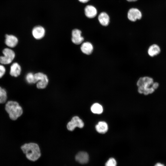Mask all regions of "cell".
I'll return each mask as SVG.
<instances>
[{
    "mask_svg": "<svg viewBox=\"0 0 166 166\" xmlns=\"http://www.w3.org/2000/svg\"><path fill=\"white\" fill-rule=\"evenodd\" d=\"M2 53L3 56L0 57V63L3 64L10 63L15 57V53L14 51L9 48L3 49Z\"/></svg>",
    "mask_w": 166,
    "mask_h": 166,
    "instance_id": "277c9868",
    "label": "cell"
},
{
    "mask_svg": "<svg viewBox=\"0 0 166 166\" xmlns=\"http://www.w3.org/2000/svg\"><path fill=\"white\" fill-rule=\"evenodd\" d=\"M159 86V84L157 82H154L152 85V87L155 89L157 88Z\"/></svg>",
    "mask_w": 166,
    "mask_h": 166,
    "instance_id": "603a6c76",
    "label": "cell"
},
{
    "mask_svg": "<svg viewBox=\"0 0 166 166\" xmlns=\"http://www.w3.org/2000/svg\"><path fill=\"white\" fill-rule=\"evenodd\" d=\"M32 34L34 37L37 39H40L45 36V30L43 27L38 26L34 27L32 30Z\"/></svg>",
    "mask_w": 166,
    "mask_h": 166,
    "instance_id": "8fae6325",
    "label": "cell"
},
{
    "mask_svg": "<svg viewBox=\"0 0 166 166\" xmlns=\"http://www.w3.org/2000/svg\"><path fill=\"white\" fill-rule=\"evenodd\" d=\"M81 49L84 53L87 55H90L93 52V46L90 42H86L82 44L81 46Z\"/></svg>",
    "mask_w": 166,
    "mask_h": 166,
    "instance_id": "9a60e30c",
    "label": "cell"
},
{
    "mask_svg": "<svg viewBox=\"0 0 166 166\" xmlns=\"http://www.w3.org/2000/svg\"><path fill=\"white\" fill-rule=\"evenodd\" d=\"M160 52V47L156 44L150 46L148 50V53L151 57H153L159 54Z\"/></svg>",
    "mask_w": 166,
    "mask_h": 166,
    "instance_id": "e0dca14e",
    "label": "cell"
},
{
    "mask_svg": "<svg viewBox=\"0 0 166 166\" xmlns=\"http://www.w3.org/2000/svg\"><path fill=\"white\" fill-rule=\"evenodd\" d=\"M75 159L80 164H86L88 162L89 160V155L86 152H80L76 155Z\"/></svg>",
    "mask_w": 166,
    "mask_h": 166,
    "instance_id": "4fadbf2b",
    "label": "cell"
},
{
    "mask_svg": "<svg viewBox=\"0 0 166 166\" xmlns=\"http://www.w3.org/2000/svg\"><path fill=\"white\" fill-rule=\"evenodd\" d=\"M81 31L78 29H75L73 30L71 40L73 43L79 45L83 42L84 38L81 35Z\"/></svg>",
    "mask_w": 166,
    "mask_h": 166,
    "instance_id": "9c48e42d",
    "label": "cell"
},
{
    "mask_svg": "<svg viewBox=\"0 0 166 166\" xmlns=\"http://www.w3.org/2000/svg\"><path fill=\"white\" fill-rule=\"evenodd\" d=\"M127 17L128 20L132 22H135L137 20H140L142 17L141 11L136 8H131L128 10Z\"/></svg>",
    "mask_w": 166,
    "mask_h": 166,
    "instance_id": "52a82bcc",
    "label": "cell"
},
{
    "mask_svg": "<svg viewBox=\"0 0 166 166\" xmlns=\"http://www.w3.org/2000/svg\"><path fill=\"white\" fill-rule=\"evenodd\" d=\"M154 166H165V165L160 163H156Z\"/></svg>",
    "mask_w": 166,
    "mask_h": 166,
    "instance_id": "484cf974",
    "label": "cell"
},
{
    "mask_svg": "<svg viewBox=\"0 0 166 166\" xmlns=\"http://www.w3.org/2000/svg\"><path fill=\"white\" fill-rule=\"evenodd\" d=\"M153 83V79L151 77H140L137 82L138 92L140 93H143L144 90L150 87Z\"/></svg>",
    "mask_w": 166,
    "mask_h": 166,
    "instance_id": "3957f363",
    "label": "cell"
},
{
    "mask_svg": "<svg viewBox=\"0 0 166 166\" xmlns=\"http://www.w3.org/2000/svg\"><path fill=\"white\" fill-rule=\"evenodd\" d=\"M26 81L29 84L36 83L34 74L32 73H29L26 75Z\"/></svg>",
    "mask_w": 166,
    "mask_h": 166,
    "instance_id": "ffe728a7",
    "label": "cell"
},
{
    "mask_svg": "<svg viewBox=\"0 0 166 166\" xmlns=\"http://www.w3.org/2000/svg\"><path fill=\"white\" fill-rule=\"evenodd\" d=\"M96 131L100 133H105L108 130V125L107 123L104 121H99L96 125Z\"/></svg>",
    "mask_w": 166,
    "mask_h": 166,
    "instance_id": "2e32d148",
    "label": "cell"
},
{
    "mask_svg": "<svg viewBox=\"0 0 166 166\" xmlns=\"http://www.w3.org/2000/svg\"><path fill=\"white\" fill-rule=\"evenodd\" d=\"M90 0H78L80 2L82 3H87L90 1Z\"/></svg>",
    "mask_w": 166,
    "mask_h": 166,
    "instance_id": "cb8c5ba5",
    "label": "cell"
},
{
    "mask_svg": "<svg viewBox=\"0 0 166 166\" xmlns=\"http://www.w3.org/2000/svg\"><path fill=\"white\" fill-rule=\"evenodd\" d=\"M92 112L94 114H100L103 111V108L101 105L98 103L93 104L91 107Z\"/></svg>",
    "mask_w": 166,
    "mask_h": 166,
    "instance_id": "ac0fdd59",
    "label": "cell"
},
{
    "mask_svg": "<svg viewBox=\"0 0 166 166\" xmlns=\"http://www.w3.org/2000/svg\"><path fill=\"white\" fill-rule=\"evenodd\" d=\"M34 75L37 88L39 89H43L46 88L49 82L47 76L41 72L36 73Z\"/></svg>",
    "mask_w": 166,
    "mask_h": 166,
    "instance_id": "5b68a950",
    "label": "cell"
},
{
    "mask_svg": "<svg viewBox=\"0 0 166 166\" xmlns=\"http://www.w3.org/2000/svg\"><path fill=\"white\" fill-rule=\"evenodd\" d=\"M21 149L29 160L34 161L40 157L41 153L38 145L34 143L25 144L21 147Z\"/></svg>",
    "mask_w": 166,
    "mask_h": 166,
    "instance_id": "6da1fadb",
    "label": "cell"
},
{
    "mask_svg": "<svg viewBox=\"0 0 166 166\" xmlns=\"http://www.w3.org/2000/svg\"><path fill=\"white\" fill-rule=\"evenodd\" d=\"M126 0L129 2H136L138 0Z\"/></svg>",
    "mask_w": 166,
    "mask_h": 166,
    "instance_id": "4316f807",
    "label": "cell"
},
{
    "mask_svg": "<svg viewBox=\"0 0 166 166\" xmlns=\"http://www.w3.org/2000/svg\"><path fill=\"white\" fill-rule=\"evenodd\" d=\"M18 42V38L15 36L10 34L5 35V43L8 47L11 48L15 47Z\"/></svg>",
    "mask_w": 166,
    "mask_h": 166,
    "instance_id": "7c38bea8",
    "label": "cell"
},
{
    "mask_svg": "<svg viewBox=\"0 0 166 166\" xmlns=\"http://www.w3.org/2000/svg\"><path fill=\"white\" fill-rule=\"evenodd\" d=\"M21 68L20 65L17 62L12 64L10 66V74L15 77L18 76L21 74Z\"/></svg>",
    "mask_w": 166,
    "mask_h": 166,
    "instance_id": "5bb4252c",
    "label": "cell"
},
{
    "mask_svg": "<svg viewBox=\"0 0 166 166\" xmlns=\"http://www.w3.org/2000/svg\"><path fill=\"white\" fill-rule=\"evenodd\" d=\"M97 8L92 5H88L85 6L84 9V13L85 17L91 19L95 18L97 14Z\"/></svg>",
    "mask_w": 166,
    "mask_h": 166,
    "instance_id": "ba28073f",
    "label": "cell"
},
{
    "mask_svg": "<svg viewBox=\"0 0 166 166\" xmlns=\"http://www.w3.org/2000/svg\"><path fill=\"white\" fill-rule=\"evenodd\" d=\"M5 109L9 117L13 120H17L23 113V110L16 101H9L5 105Z\"/></svg>",
    "mask_w": 166,
    "mask_h": 166,
    "instance_id": "7a4b0ae2",
    "label": "cell"
},
{
    "mask_svg": "<svg viewBox=\"0 0 166 166\" xmlns=\"http://www.w3.org/2000/svg\"><path fill=\"white\" fill-rule=\"evenodd\" d=\"M97 20L100 24L104 26H108L110 22V17L106 12L102 11L100 13L97 17Z\"/></svg>",
    "mask_w": 166,
    "mask_h": 166,
    "instance_id": "30bf717a",
    "label": "cell"
},
{
    "mask_svg": "<svg viewBox=\"0 0 166 166\" xmlns=\"http://www.w3.org/2000/svg\"><path fill=\"white\" fill-rule=\"evenodd\" d=\"M117 164L115 160L113 158H111L106 162L105 166H117Z\"/></svg>",
    "mask_w": 166,
    "mask_h": 166,
    "instance_id": "44dd1931",
    "label": "cell"
},
{
    "mask_svg": "<svg viewBox=\"0 0 166 166\" xmlns=\"http://www.w3.org/2000/svg\"><path fill=\"white\" fill-rule=\"evenodd\" d=\"M7 98V95L6 90L0 86V104L5 103Z\"/></svg>",
    "mask_w": 166,
    "mask_h": 166,
    "instance_id": "d6986e66",
    "label": "cell"
},
{
    "mask_svg": "<svg viewBox=\"0 0 166 166\" xmlns=\"http://www.w3.org/2000/svg\"><path fill=\"white\" fill-rule=\"evenodd\" d=\"M155 89H153L152 87H150L149 88V93H152L154 91Z\"/></svg>",
    "mask_w": 166,
    "mask_h": 166,
    "instance_id": "d4e9b609",
    "label": "cell"
},
{
    "mask_svg": "<svg viewBox=\"0 0 166 166\" xmlns=\"http://www.w3.org/2000/svg\"><path fill=\"white\" fill-rule=\"evenodd\" d=\"M6 69L4 66L2 65H0V78H2L5 74Z\"/></svg>",
    "mask_w": 166,
    "mask_h": 166,
    "instance_id": "7402d4cb",
    "label": "cell"
},
{
    "mask_svg": "<svg viewBox=\"0 0 166 166\" xmlns=\"http://www.w3.org/2000/svg\"><path fill=\"white\" fill-rule=\"evenodd\" d=\"M84 125L82 120L78 117L75 116L73 117L71 121L67 123V128L69 130L72 131L77 127L80 128H83Z\"/></svg>",
    "mask_w": 166,
    "mask_h": 166,
    "instance_id": "8992f818",
    "label": "cell"
}]
</instances>
